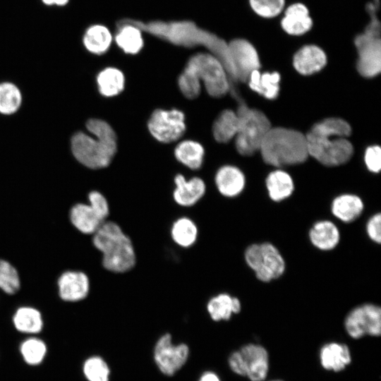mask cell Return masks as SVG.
I'll return each mask as SVG.
<instances>
[{
    "instance_id": "f6af8a7d",
    "label": "cell",
    "mask_w": 381,
    "mask_h": 381,
    "mask_svg": "<svg viewBox=\"0 0 381 381\" xmlns=\"http://www.w3.org/2000/svg\"><path fill=\"white\" fill-rule=\"evenodd\" d=\"M42 1L44 4L47 6L54 5V0H42Z\"/></svg>"
},
{
    "instance_id": "f546056e",
    "label": "cell",
    "mask_w": 381,
    "mask_h": 381,
    "mask_svg": "<svg viewBox=\"0 0 381 381\" xmlns=\"http://www.w3.org/2000/svg\"><path fill=\"white\" fill-rule=\"evenodd\" d=\"M96 81L99 93L107 97L118 95L125 87V76L115 67H107L101 71Z\"/></svg>"
},
{
    "instance_id": "4316f807",
    "label": "cell",
    "mask_w": 381,
    "mask_h": 381,
    "mask_svg": "<svg viewBox=\"0 0 381 381\" xmlns=\"http://www.w3.org/2000/svg\"><path fill=\"white\" fill-rule=\"evenodd\" d=\"M265 184L270 199L274 202L288 198L294 190L291 176L280 169L270 172L266 178Z\"/></svg>"
},
{
    "instance_id": "7bdbcfd3",
    "label": "cell",
    "mask_w": 381,
    "mask_h": 381,
    "mask_svg": "<svg viewBox=\"0 0 381 381\" xmlns=\"http://www.w3.org/2000/svg\"><path fill=\"white\" fill-rule=\"evenodd\" d=\"M198 381H221V380L216 373L207 371L201 375Z\"/></svg>"
},
{
    "instance_id": "e575fe53",
    "label": "cell",
    "mask_w": 381,
    "mask_h": 381,
    "mask_svg": "<svg viewBox=\"0 0 381 381\" xmlns=\"http://www.w3.org/2000/svg\"><path fill=\"white\" fill-rule=\"evenodd\" d=\"M310 131L320 135L347 138L351 133V128L347 121L341 118L329 117L315 123Z\"/></svg>"
},
{
    "instance_id": "60d3db41",
    "label": "cell",
    "mask_w": 381,
    "mask_h": 381,
    "mask_svg": "<svg viewBox=\"0 0 381 381\" xmlns=\"http://www.w3.org/2000/svg\"><path fill=\"white\" fill-rule=\"evenodd\" d=\"M365 164L369 171L378 173L381 169V149L378 145L368 147L365 152Z\"/></svg>"
},
{
    "instance_id": "277c9868",
    "label": "cell",
    "mask_w": 381,
    "mask_h": 381,
    "mask_svg": "<svg viewBox=\"0 0 381 381\" xmlns=\"http://www.w3.org/2000/svg\"><path fill=\"white\" fill-rule=\"evenodd\" d=\"M259 151L265 163L277 167L301 164L309 156L306 135L282 127L270 128Z\"/></svg>"
},
{
    "instance_id": "74e56055",
    "label": "cell",
    "mask_w": 381,
    "mask_h": 381,
    "mask_svg": "<svg viewBox=\"0 0 381 381\" xmlns=\"http://www.w3.org/2000/svg\"><path fill=\"white\" fill-rule=\"evenodd\" d=\"M20 352L24 361L29 365H38L44 358L47 346L37 338H30L20 345Z\"/></svg>"
},
{
    "instance_id": "8fae6325",
    "label": "cell",
    "mask_w": 381,
    "mask_h": 381,
    "mask_svg": "<svg viewBox=\"0 0 381 381\" xmlns=\"http://www.w3.org/2000/svg\"><path fill=\"white\" fill-rule=\"evenodd\" d=\"M344 329L353 339L381 334V308L373 303H363L351 310L344 319Z\"/></svg>"
},
{
    "instance_id": "e0dca14e",
    "label": "cell",
    "mask_w": 381,
    "mask_h": 381,
    "mask_svg": "<svg viewBox=\"0 0 381 381\" xmlns=\"http://www.w3.org/2000/svg\"><path fill=\"white\" fill-rule=\"evenodd\" d=\"M69 219L80 233L92 235L107 218L90 203L78 202L71 207Z\"/></svg>"
},
{
    "instance_id": "3957f363",
    "label": "cell",
    "mask_w": 381,
    "mask_h": 381,
    "mask_svg": "<svg viewBox=\"0 0 381 381\" xmlns=\"http://www.w3.org/2000/svg\"><path fill=\"white\" fill-rule=\"evenodd\" d=\"M92 243L102 253V264L107 270L123 273L135 266L132 241L116 222L105 221L92 234Z\"/></svg>"
},
{
    "instance_id": "ac0fdd59",
    "label": "cell",
    "mask_w": 381,
    "mask_h": 381,
    "mask_svg": "<svg viewBox=\"0 0 381 381\" xmlns=\"http://www.w3.org/2000/svg\"><path fill=\"white\" fill-rule=\"evenodd\" d=\"M319 361L324 370L339 373L351 364L352 355L347 344L330 341L325 343L320 349Z\"/></svg>"
},
{
    "instance_id": "7c38bea8",
    "label": "cell",
    "mask_w": 381,
    "mask_h": 381,
    "mask_svg": "<svg viewBox=\"0 0 381 381\" xmlns=\"http://www.w3.org/2000/svg\"><path fill=\"white\" fill-rule=\"evenodd\" d=\"M151 135L157 141L170 143L178 140L184 134L186 126L185 115L177 109H155L147 124Z\"/></svg>"
},
{
    "instance_id": "8d00e7d4",
    "label": "cell",
    "mask_w": 381,
    "mask_h": 381,
    "mask_svg": "<svg viewBox=\"0 0 381 381\" xmlns=\"http://www.w3.org/2000/svg\"><path fill=\"white\" fill-rule=\"evenodd\" d=\"M248 4L258 16L271 19L283 13L286 8V0H248Z\"/></svg>"
},
{
    "instance_id": "ab89813d",
    "label": "cell",
    "mask_w": 381,
    "mask_h": 381,
    "mask_svg": "<svg viewBox=\"0 0 381 381\" xmlns=\"http://www.w3.org/2000/svg\"><path fill=\"white\" fill-rule=\"evenodd\" d=\"M178 86L181 92L187 99H196L200 94L201 83L186 66L178 78Z\"/></svg>"
},
{
    "instance_id": "4dcf8cb0",
    "label": "cell",
    "mask_w": 381,
    "mask_h": 381,
    "mask_svg": "<svg viewBox=\"0 0 381 381\" xmlns=\"http://www.w3.org/2000/svg\"><path fill=\"white\" fill-rule=\"evenodd\" d=\"M83 42L88 52L99 55L104 54L109 49L112 35L104 25H93L86 30Z\"/></svg>"
},
{
    "instance_id": "ee69618b",
    "label": "cell",
    "mask_w": 381,
    "mask_h": 381,
    "mask_svg": "<svg viewBox=\"0 0 381 381\" xmlns=\"http://www.w3.org/2000/svg\"><path fill=\"white\" fill-rule=\"evenodd\" d=\"M68 2V0H54V5L63 6Z\"/></svg>"
},
{
    "instance_id": "b9f144b4",
    "label": "cell",
    "mask_w": 381,
    "mask_h": 381,
    "mask_svg": "<svg viewBox=\"0 0 381 381\" xmlns=\"http://www.w3.org/2000/svg\"><path fill=\"white\" fill-rule=\"evenodd\" d=\"M366 231L369 238L377 243L381 242V215L378 212L372 216L366 224Z\"/></svg>"
},
{
    "instance_id": "d4e9b609",
    "label": "cell",
    "mask_w": 381,
    "mask_h": 381,
    "mask_svg": "<svg viewBox=\"0 0 381 381\" xmlns=\"http://www.w3.org/2000/svg\"><path fill=\"white\" fill-rule=\"evenodd\" d=\"M241 309L240 300L226 293L213 296L207 304L208 314L216 322L229 320L233 314H238Z\"/></svg>"
},
{
    "instance_id": "30bf717a",
    "label": "cell",
    "mask_w": 381,
    "mask_h": 381,
    "mask_svg": "<svg viewBox=\"0 0 381 381\" xmlns=\"http://www.w3.org/2000/svg\"><path fill=\"white\" fill-rule=\"evenodd\" d=\"M244 257L247 265L262 282L276 279L285 271V261L282 254L269 242L250 245L246 249Z\"/></svg>"
},
{
    "instance_id": "f1b7e54d",
    "label": "cell",
    "mask_w": 381,
    "mask_h": 381,
    "mask_svg": "<svg viewBox=\"0 0 381 381\" xmlns=\"http://www.w3.org/2000/svg\"><path fill=\"white\" fill-rule=\"evenodd\" d=\"M204 155V147L195 140H183L174 149L176 159L192 170L199 169L202 167Z\"/></svg>"
},
{
    "instance_id": "484cf974",
    "label": "cell",
    "mask_w": 381,
    "mask_h": 381,
    "mask_svg": "<svg viewBox=\"0 0 381 381\" xmlns=\"http://www.w3.org/2000/svg\"><path fill=\"white\" fill-rule=\"evenodd\" d=\"M279 73H261L259 70L254 71L247 80L251 90L269 99L277 97L279 92Z\"/></svg>"
},
{
    "instance_id": "5b68a950",
    "label": "cell",
    "mask_w": 381,
    "mask_h": 381,
    "mask_svg": "<svg viewBox=\"0 0 381 381\" xmlns=\"http://www.w3.org/2000/svg\"><path fill=\"white\" fill-rule=\"evenodd\" d=\"M379 2V0H372L366 4L370 20L364 31L354 40L358 55L357 70L366 78L376 76L381 71L380 23L377 16Z\"/></svg>"
},
{
    "instance_id": "52a82bcc",
    "label": "cell",
    "mask_w": 381,
    "mask_h": 381,
    "mask_svg": "<svg viewBox=\"0 0 381 381\" xmlns=\"http://www.w3.org/2000/svg\"><path fill=\"white\" fill-rule=\"evenodd\" d=\"M209 95L222 97L231 90V81L220 60L210 52L193 55L186 63Z\"/></svg>"
},
{
    "instance_id": "7402d4cb",
    "label": "cell",
    "mask_w": 381,
    "mask_h": 381,
    "mask_svg": "<svg viewBox=\"0 0 381 381\" xmlns=\"http://www.w3.org/2000/svg\"><path fill=\"white\" fill-rule=\"evenodd\" d=\"M311 243L321 250L334 249L340 240L337 226L331 221L320 220L315 222L309 231Z\"/></svg>"
},
{
    "instance_id": "603a6c76",
    "label": "cell",
    "mask_w": 381,
    "mask_h": 381,
    "mask_svg": "<svg viewBox=\"0 0 381 381\" xmlns=\"http://www.w3.org/2000/svg\"><path fill=\"white\" fill-rule=\"evenodd\" d=\"M115 42L126 54H138L144 45L142 30L128 19L119 22Z\"/></svg>"
},
{
    "instance_id": "5bb4252c",
    "label": "cell",
    "mask_w": 381,
    "mask_h": 381,
    "mask_svg": "<svg viewBox=\"0 0 381 381\" xmlns=\"http://www.w3.org/2000/svg\"><path fill=\"white\" fill-rule=\"evenodd\" d=\"M228 45L237 80L246 83L260 67L258 52L251 42L243 38L234 39Z\"/></svg>"
},
{
    "instance_id": "6da1fadb",
    "label": "cell",
    "mask_w": 381,
    "mask_h": 381,
    "mask_svg": "<svg viewBox=\"0 0 381 381\" xmlns=\"http://www.w3.org/2000/svg\"><path fill=\"white\" fill-rule=\"evenodd\" d=\"M142 31L147 32L172 44L183 47L204 46L209 52L218 58L229 75L231 87L238 83L232 64L228 43L209 31L198 28L193 22L183 21H151L143 23L128 19Z\"/></svg>"
},
{
    "instance_id": "83f0119b",
    "label": "cell",
    "mask_w": 381,
    "mask_h": 381,
    "mask_svg": "<svg viewBox=\"0 0 381 381\" xmlns=\"http://www.w3.org/2000/svg\"><path fill=\"white\" fill-rule=\"evenodd\" d=\"M239 129V119L231 109L222 111L214 121L212 131L214 140L225 143L235 138Z\"/></svg>"
},
{
    "instance_id": "d6986e66",
    "label": "cell",
    "mask_w": 381,
    "mask_h": 381,
    "mask_svg": "<svg viewBox=\"0 0 381 381\" xmlns=\"http://www.w3.org/2000/svg\"><path fill=\"white\" fill-rule=\"evenodd\" d=\"M174 181L175 188L173 191V198L181 206L194 205L205 193V183L200 177L195 176L186 180L182 174H177Z\"/></svg>"
},
{
    "instance_id": "ba28073f",
    "label": "cell",
    "mask_w": 381,
    "mask_h": 381,
    "mask_svg": "<svg viewBox=\"0 0 381 381\" xmlns=\"http://www.w3.org/2000/svg\"><path fill=\"white\" fill-rule=\"evenodd\" d=\"M228 364L233 373L250 381H265L270 370L269 353L262 345L248 343L229 355Z\"/></svg>"
},
{
    "instance_id": "8992f818",
    "label": "cell",
    "mask_w": 381,
    "mask_h": 381,
    "mask_svg": "<svg viewBox=\"0 0 381 381\" xmlns=\"http://www.w3.org/2000/svg\"><path fill=\"white\" fill-rule=\"evenodd\" d=\"M236 112L239 119V129L235 136L236 148L241 155H253L260 150L272 128L270 121L262 111L249 108L242 100L238 102Z\"/></svg>"
},
{
    "instance_id": "4fadbf2b",
    "label": "cell",
    "mask_w": 381,
    "mask_h": 381,
    "mask_svg": "<svg viewBox=\"0 0 381 381\" xmlns=\"http://www.w3.org/2000/svg\"><path fill=\"white\" fill-rule=\"evenodd\" d=\"M189 348L185 344L175 345L171 334L162 335L154 349V360L159 370L164 375L171 376L186 363Z\"/></svg>"
},
{
    "instance_id": "44dd1931",
    "label": "cell",
    "mask_w": 381,
    "mask_h": 381,
    "mask_svg": "<svg viewBox=\"0 0 381 381\" xmlns=\"http://www.w3.org/2000/svg\"><path fill=\"white\" fill-rule=\"evenodd\" d=\"M214 182L217 190L223 196L234 198L244 189L246 178L238 167L225 165L217 170Z\"/></svg>"
},
{
    "instance_id": "d6a6232c",
    "label": "cell",
    "mask_w": 381,
    "mask_h": 381,
    "mask_svg": "<svg viewBox=\"0 0 381 381\" xmlns=\"http://www.w3.org/2000/svg\"><path fill=\"white\" fill-rule=\"evenodd\" d=\"M171 236L178 246L189 248L197 240L198 227L192 219L182 217L173 223L171 228Z\"/></svg>"
},
{
    "instance_id": "cb8c5ba5",
    "label": "cell",
    "mask_w": 381,
    "mask_h": 381,
    "mask_svg": "<svg viewBox=\"0 0 381 381\" xmlns=\"http://www.w3.org/2000/svg\"><path fill=\"white\" fill-rule=\"evenodd\" d=\"M364 204L362 199L353 194H342L332 201L331 210L334 217L345 223L356 220L363 212Z\"/></svg>"
},
{
    "instance_id": "1f68e13d",
    "label": "cell",
    "mask_w": 381,
    "mask_h": 381,
    "mask_svg": "<svg viewBox=\"0 0 381 381\" xmlns=\"http://www.w3.org/2000/svg\"><path fill=\"white\" fill-rule=\"evenodd\" d=\"M16 329L23 333L36 334L43 327V319L41 313L31 306L18 308L13 317Z\"/></svg>"
},
{
    "instance_id": "836d02e7",
    "label": "cell",
    "mask_w": 381,
    "mask_h": 381,
    "mask_svg": "<svg viewBox=\"0 0 381 381\" xmlns=\"http://www.w3.org/2000/svg\"><path fill=\"white\" fill-rule=\"evenodd\" d=\"M22 103V95L19 88L13 83H0V113L11 115L16 113Z\"/></svg>"
},
{
    "instance_id": "2e32d148",
    "label": "cell",
    "mask_w": 381,
    "mask_h": 381,
    "mask_svg": "<svg viewBox=\"0 0 381 381\" xmlns=\"http://www.w3.org/2000/svg\"><path fill=\"white\" fill-rule=\"evenodd\" d=\"M280 21L282 29L288 35L301 36L309 32L313 20L308 6L301 2H294L286 6Z\"/></svg>"
},
{
    "instance_id": "ffe728a7",
    "label": "cell",
    "mask_w": 381,
    "mask_h": 381,
    "mask_svg": "<svg viewBox=\"0 0 381 381\" xmlns=\"http://www.w3.org/2000/svg\"><path fill=\"white\" fill-rule=\"evenodd\" d=\"M327 64L325 51L315 44H306L294 54L293 65L302 75H311L320 71Z\"/></svg>"
},
{
    "instance_id": "9a60e30c",
    "label": "cell",
    "mask_w": 381,
    "mask_h": 381,
    "mask_svg": "<svg viewBox=\"0 0 381 381\" xmlns=\"http://www.w3.org/2000/svg\"><path fill=\"white\" fill-rule=\"evenodd\" d=\"M88 276L80 270H66L57 279L59 296L66 302H78L85 298L90 291Z\"/></svg>"
},
{
    "instance_id": "9c48e42d",
    "label": "cell",
    "mask_w": 381,
    "mask_h": 381,
    "mask_svg": "<svg viewBox=\"0 0 381 381\" xmlns=\"http://www.w3.org/2000/svg\"><path fill=\"white\" fill-rule=\"evenodd\" d=\"M308 155L322 164L334 167L346 163L352 157L353 147L346 138L316 134L306 135Z\"/></svg>"
},
{
    "instance_id": "d590c367",
    "label": "cell",
    "mask_w": 381,
    "mask_h": 381,
    "mask_svg": "<svg viewBox=\"0 0 381 381\" xmlns=\"http://www.w3.org/2000/svg\"><path fill=\"white\" fill-rule=\"evenodd\" d=\"M20 277L17 269L8 260L0 258V290L8 295L20 289Z\"/></svg>"
},
{
    "instance_id": "bcb514c9",
    "label": "cell",
    "mask_w": 381,
    "mask_h": 381,
    "mask_svg": "<svg viewBox=\"0 0 381 381\" xmlns=\"http://www.w3.org/2000/svg\"><path fill=\"white\" fill-rule=\"evenodd\" d=\"M269 381H284V380H269Z\"/></svg>"
},
{
    "instance_id": "f35d334b",
    "label": "cell",
    "mask_w": 381,
    "mask_h": 381,
    "mask_svg": "<svg viewBox=\"0 0 381 381\" xmlns=\"http://www.w3.org/2000/svg\"><path fill=\"white\" fill-rule=\"evenodd\" d=\"M83 373L88 381H109L110 370L101 357L92 356L84 363Z\"/></svg>"
},
{
    "instance_id": "7a4b0ae2",
    "label": "cell",
    "mask_w": 381,
    "mask_h": 381,
    "mask_svg": "<svg viewBox=\"0 0 381 381\" xmlns=\"http://www.w3.org/2000/svg\"><path fill=\"white\" fill-rule=\"evenodd\" d=\"M87 130L93 135L77 132L71 138V151L83 166L91 169L108 167L117 150V137L114 128L100 119H90Z\"/></svg>"
}]
</instances>
